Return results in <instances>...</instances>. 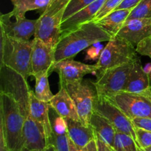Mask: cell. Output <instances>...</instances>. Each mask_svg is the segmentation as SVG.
Masks as SVG:
<instances>
[{
	"instance_id": "6da1fadb",
	"label": "cell",
	"mask_w": 151,
	"mask_h": 151,
	"mask_svg": "<svg viewBox=\"0 0 151 151\" xmlns=\"http://www.w3.org/2000/svg\"><path fill=\"white\" fill-rule=\"evenodd\" d=\"M111 36L94 21L80 25L61 34L55 48V62L72 59L77 54L90 46L102 41H109Z\"/></svg>"
},
{
	"instance_id": "7a4b0ae2",
	"label": "cell",
	"mask_w": 151,
	"mask_h": 151,
	"mask_svg": "<svg viewBox=\"0 0 151 151\" xmlns=\"http://www.w3.org/2000/svg\"><path fill=\"white\" fill-rule=\"evenodd\" d=\"M24 117L16 100L0 91V137L10 151H23Z\"/></svg>"
},
{
	"instance_id": "3957f363",
	"label": "cell",
	"mask_w": 151,
	"mask_h": 151,
	"mask_svg": "<svg viewBox=\"0 0 151 151\" xmlns=\"http://www.w3.org/2000/svg\"><path fill=\"white\" fill-rule=\"evenodd\" d=\"M32 40L18 39L0 32V64L14 69L27 80L32 76Z\"/></svg>"
},
{
	"instance_id": "277c9868",
	"label": "cell",
	"mask_w": 151,
	"mask_h": 151,
	"mask_svg": "<svg viewBox=\"0 0 151 151\" xmlns=\"http://www.w3.org/2000/svg\"><path fill=\"white\" fill-rule=\"evenodd\" d=\"M70 0H54L42 12L37 19L36 31L34 38L44 41L52 48H55L61 36L60 26L68 3Z\"/></svg>"
},
{
	"instance_id": "5b68a950",
	"label": "cell",
	"mask_w": 151,
	"mask_h": 151,
	"mask_svg": "<svg viewBox=\"0 0 151 151\" xmlns=\"http://www.w3.org/2000/svg\"><path fill=\"white\" fill-rule=\"evenodd\" d=\"M137 49L126 39L116 36L111 38L100 53L97 63V74L111 68L131 63L138 58Z\"/></svg>"
},
{
	"instance_id": "8992f818",
	"label": "cell",
	"mask_w": 151,
	"mask_h": 151,
	"mask_svg": "<svg viewBox=\"0 0 151 151\" xmlns=\"http://www.w3.org/2000/svg\"><path fill=\"white\" fill-rule=\"evenodd\" d=\"M63 86L73 100L81 122L86 125L94 112L98 94L94 83L82 81L65 84Z\"/></svg>"
},
{
	"instance_id": "52a82bcc",
	"label": "cell",
	"mask_w": 151,
	"mask_h": 151,
	"mask_svg": "<svg viewBox=\"0 0 151 151\" xmlns=\"http://www.w3.org/2000/svg\"><path fill=\"white\" fill-rule=\"evenodd\" d=\"M107 98L131 119L136 117L151 118V86L144 92L121 91Z\"/></svg>"
},
{
	"instance_id": "ba28073f",
	"label": "cell",
	"mask_w": 151,
	"mask_h": 151,
	"mask_svg": "<svg viewBox=\"0 0 151 151\" xmlns=\"http://www.w3.org/2000/svg\"><path fill=\"white\" fill-rule=\"evenodd\" d=\"M133 62L111 68L102 73L97 74V81L94 83V85L97 94L109 97L123 91L127 84Z\"/></svg>"
},
{
	"instance_id": "9c48e42d",
	"label": "cell",
	"mask_w": 151,
	"mask_h": 151,
	"mask_svg": "<svg viewBox=\"0 0 151 151\" xmlns=\"http://www.w3.org/2000/svg\"><path fill=\"white\" fill-rule=\"evenodd\" d=\"M36 25L37 19H28L24 14L16 13L13 10L0 16V32L18 39L30 40L35 36Z\"/></svg>"
},
{
	"instance_id": "30bf717a",
	"label": "cell",
	"mask_w": 151,
	"mask_h": 151,
	"mask_svg": "<svg viewBox=\"0 0 151 151\" xmlns=\"http://www.w3.org/2000/svg\"><path fill=\"white\" fill-rule=\"evenodd\" d=\"M94 111L106 118L116 131L128 134L136 140L135 128L131 119L109 98L98 95Z\"/></svg>"
},
{
	"instance_id": "8fae6325",
	"label": "cell",
	"mask_w": 151,
	"mask_h": 151,
	"mask_svg": "<svg viewBox=\"0 0 151 151\" xmlns=\"http://www.w3.org/2000/svg\"><path fill=\"white\" fill-rule=\"evenodd\" d=\"M97 65H89L73 59H66L55 63L52 72H56L60 78V85L82 81L86 75L96 73Z\"/></svg>"
},
{
	"instance_id": "7c38bea8",
	"label": "cell",
	"mask_w": 151,
	"mask_h": 151,
	"mask_svg": "<svg viewBox=\"0 0 151 151\" xmlns=\"http://www.w3.org/2000/svg\"><path fill=\"white\" fill-rule=\"evenodd\" d=\"M32 55H31V69L32 76L41 72L51 73L55 63V49L50 47L41 39H32Z\"/></svg>"
},
{
	"instance_id": "4fadbf2b",
	"label": "cell",
	"mask_w": 151,
	"mask_h": 151,
	"mask_svg": "<svg viewBox=\"0 0 151 151\" xmlns=\"http://www.w3.org/2000/svg\"><path fill=\"white\" fill-rule=\"evenodd\" d=\"M23 140V150H44L49 145L48 137L44 127L31 116L24 119Z\"/></svg>"
},
{
	"instance_id": "5bb4252c",
	"label": "cell",
	"mask_w": 151,
	"mask_h": 151,
	"mask_svg": "<svg viewBox=\"0 0 151 151\" xmlns=\"http://www.w3.org/2000/svg\"><path fill=\"white\" fill-rule=\"evenodd\" d=\"M117 35L137 46L151 35V18L128 19Z\"/></svg>"
},
{
	"instance_id": "9a60e30c",
	"label": "cell",
	"mask_w": 151,
	"mask_h": 151,
	"mask_svg": "<svg viewBox=\"0 0 151 151\" xmlns=\"http://www.w3.org/2000/svg\"><path fill=\"white\" fill-rule=\"evenodd\" d=\"M105 1L106 0H97L92 4L77 12L67 19L63 21L60 26L61 34L69 32L83 24L93 21Z\"/></svg>"
},
{
	"instance_id": "2e32d148",
	"label": "cell",
	"mask_w": 151,
	"mask_h": 151,
	"mask_svg": "<svg viewBox=\"0 0 151 151\" xmlns=\"http://www.w3.org/2000/svg\"><path fill=\"white\" fill-rule=\"evenodd\" d=\"M50 104L51 107L65 119L81 121L75 103L63 86H60V90L55 94L50 102Z\"/></svg>"
},
{
	"instance_id": "e0dca14e",
	"label": "cell",
	"mask_w": 151,
	"mask_h": 151,
	"mask_svg": "<svg viewBox=\"0 0 151 151\" xmlns=\"http://www.w3.org/2000/svg\"><path fill=\"white\" fill-rule=\"evenodd\" d=\"M67 125L69 138L74 144L80 147H85L95 139V133L91 125H86L81 121L65 119Z\"/></svg>"
},
{
	"instance_id": "ac0fdd59",
	"label": "cell",
	"mask_w": 151,
	"mask_h": 151,
	"mask_svg": "<svg viewBox=\"0 0 151 151\" xmlns=\"http://www.w3.org/2000/svg\"><path fill=\"white\" fill-rule=\"evenodd\" d=\"M150 87L147 72L142 67L139 57L133 62L127 84L123 91L131 93H142Z\"/></svg>"
},
{
	"instance_id": "d6986e66",
	"label": "cell",
	"mask_w": 151,
	"mask_h": 151,
	"mask_svg": "<svg viewBox=\"0 0 151 151\" xmlns=\"http://www.w3.org/2000/svg\"><path fill=\"white\" fill-rule=\"evenodd\" d=\"M50 103L38 100L34 91H31L30 103H29V115L35 120L42 124L47 132L48 139L52 133L50 119Z\"/></svg>"
},
{
	"instance_id": "ffe728a7",
	"label": "cell",
	"mask_w": 151,
	"mask_h": 151,
	"mask_svg": "<svg viewBox=\"0 0 151 151\" xmlns=\"http://www.w3.org/2000/svg\"><path fill=\"white\" fill-rule=\"evenodd\" d=\"M131 10H115L97 22V23L113 37L116 36L125 22L128 19Z\"/></svg>"
},
{
	"instance_id": "44dd1931",
	"label": "cell",
	"mask_w": 151,
	"mask_h": 151,
	"mask_svg": "<svg viewBox=\"0 0 151 151\" xmlns=\"http://www.w3.org/2000/svg\"><path fill=\"white\" fill-rule=\"evenodd\" d=\"M89 125L95 134L100 136L106 144L113 147L116 130L106 118L94 111L89 121Z\"/></svg>"
},
{
	"instance_id": "7402d4cb",
	"label": "cell",
	"mask_w": 151,
	"mask_h": 151,
	"mask_svg": "<svg viewBox=\"0 0 151 151\" xmlns=\"http://www.w3.org/2000/svg\"><path fill=\"white\" fill-rule=\"evenodd\" d=\"M49 72H41L34 75L35 81V95L41 101L50 103L54 97L50 88L49 83Z\"/></svg>"
},
{
	"instance_id": "603a6c76",
	"label": "cell",
	"mask_w": 151,
	"mask_h": 151,
	"mask_svg": "<svg viewBox=\"0 0 151 151\" xmlns=\"http://www.w3.org/2000/svg\"><path fill=\"white\" fill-rule=\"evenodd\" d=\"M16 13L24 14L31 10H45L54 0H10Z\"/></svg>"
},
{
	"instance_id": "cb8c5ba5",
	"label": "cell",
	"mask_w": 151,
	"mask_h": 151,
	"mask_svg": "<svg viewBox=\"0 0 151 151\" xmlns=\"http://www.w3.org/2000/svg\"><path fill=\"white\" fill-rule=\"evenodd\" d=\"M112 148L114 151H138L139 147L131 136L116 131Z\"/></svg>"
},
{
	"instance_id": "d4e9b609",
	"label": "cell",
	"mask_w": 151,
	"mask_h": 151,
	"mask_svg": "<svg viewBox=\"0 0 151 151\" xmlns=\"http://www.w3.org/2000/svg\"><path fill=\"white\" fill-rule=\"evenodd\" d=\"M49 112L52 132L57 134H67V125L65 118L60 116L52 107H51V106Z\"/></svg>"
},
{
	"instance_id": "484cf974",
	"label": "cell",
	"mask_w": 151,
	"mask_h": 151,
	"mask_svg": "<svg viewBox=\"0 0 151 151\" xmlns=\"http://www.w3.org/2000/svg\"><path fill=\"white\" fill-rule=\"evenodd\" d=\"M142 18H151V0H142L131 10L128 19Z\"/></svg>"
},
{
	"instance_id": "4316f807",
	"label": "cell",
	"mask_w": 151,
	"mask_h": 151,
	"mask_svg": "<svg viewBox=\"0 0 151 151\" xmlns=\"http://www.w3.org/2000/svg\"><path fill=\"white\" fill-rule=\"evenodd\" d=\"M95 1L97 0H70L65 10L63 21L67 19L77 12L92 4Z\"/></svg>"
},
{
	"instance_id": "83f0119b",
	"label": "cell",
	"mask_w": 151,
	"mask_h": 151,
	"mask_svg": "<svg viewBox=\"0 0 151 151\" xmlns=\"http://www.w3.org/2000/svg\"><path fill=\"white\" fill-rule=\"evenodd\" d=\"M49 145H52L57 151H70L68 134H57L52 132L49 139Z\"/></svg>"
},
{
	"instance_id": "f1b7e54d",
	"label": "cell",
	"mask_w": 151,
	"mask_h": 151,
	"mask_svg": "<svg viewBox=\"0 0 151 151\" xmlns=\"http://www.w3.org/2000/svg\"><path fill=\"white\" fill-rule=\"evenodd\" d=\"M122 1L123 0H106L100 10H99L97 14L93 19V21L95 22H98L99 20L103 19L106 15L116 10L119 7V4L122 3Z\"/></svg>"
},
{
	"instance_id": "f546056e",
	"label": "cell",
	"mask_w": 151,
	"mask_h": 151,
	"mask_svg": "<svg viewBox=\"0 0 151 151\" xmlns=\"http://www.w3.org/2000/svg\"><path fill=\"white\" fill-rule=\"evenodd\" d=\"M136 141L139 147L145 149L151 146V131L139 128H135Z\"/></svg>"
},
{
	"instance_id": "4dcf8cb0",
	"label": "cell",
	"mask_w": 151,
	"mask_h": 151,
	"mask_svg": "<svg viewBox=\"0 0 151 151\" xmlns=\"http://www.w3.org/2000/svg\"><path fill=\"white\" fill-rule=\"evenodd\" d=\"M136 49L138 54L148 56L151 59V35L140 41L137 45Z\"/></svg>"
},
{
	"instance_id": "1f68e13d",
	"label": "cell",
	"mask_w": 151,
	"mask_h": 151,
	"mask_svg": "<svg viewBox=\"0 0 151 151\" xmlns=\"http://www.w3.org/2000/svg\"><path fill=\"white\" fill-rule=\"evenodd\" d=\"M134 128H139L146 131H151V118L136 117L131 119Z\"/></svg>"
},
{
	"instance_id": "d6a6232c",
	"label": "cell",
	"mask_w": 151,
	"mask_h": 151,
	"mask_svg": "<svg viewBox=\"0 0 151 151\" xmlns=\"http://www.w3.org/2000/svg\"><path fill=\"white\" fill-rule=\"evenodd\" d=\"M142 0H123L116 10L125 9V10H132Z\"/></svg>"
},
{
	"instance_id": "836d02e7",
	"label": "cell",
	"mask_w": 151,
	"mask_h": 151,
	"mask_svg": "<svg viewBox=\"0 0 151 151\" xmlns=\"http://www.w3.org/2000/svg\"><path fill=\"white\" fill-rule=\"evenodd\" d=\"M95 140L97 143V151H113V148L106 144L97 134H95Z\"/></svg>"
},
{
	"instance_id": "e575fe53",
	"label": "cell",
	"mask_w": 151,
	"mask_h": 151,
	"mask_svg": "<svg viewBox=\"0 0 151 151\" xmlns=\"http://www.w3.org/2000/svg\"><path fill=\"white\" fill-rule=\"evenodd\" d=\"M86 150V151H97V143H96V140H93L88 145H87L85 147Z\"/></svg>"
},
{
	"instance_id": "d590c367",
	"label": "cell",
	"mask_w": 151,
	"mask_h": 151,
	"mask_svg": "<svg viewBox=\"0 0 151 151\" xmlns=\"http://www.w3.org/2000/svg\"><path fill=\"white\" fill-rule=\"evenodd\" d=\"M69 149H70V151H86L85 147H78L76 145L74 144L70 139H69Z\"/></svg>"
},
{
	"instance_id": "8d00e7d4",
	"label": "cell",
	"mask_w": 151,
	"mask_h": 151,
	"mask_svg": "<svg viewBox=\"0 0 151 151\" xmlns=\"http://www.w3.org/2000/svg\"><path fill=\"white\" fill-rule=\"evenodd\" d=\"M44 151H57L56 150L55 147L52 145H48L47 147H46Z\"/></svg>"
},
{
	"instance_id": "74e56055",
	"label": "cell",
	"mask_w": 151,
	"mask_h": 151,
	"mask_svg": "<svg viewBox=\"0 0 151 151\" xmlns=\"http://www.w3.org/2000/svg\"><path fill=\"white\" fill-rule=\"evenodd\" d=\"M147 75H148L149 81H150V86H151V68H150V71H149V72H147Z\"/></svg>"
},
{
	"instance_id": "f35d334b",
	"label": "cell",
	"mask_w": 151,
	"mask_h": 151,
	"mask_svg": "<svg viewBox=\"0 0 151 151\" xmlns=\"http://www.w3.org/2000/svg\"><path fill=\"white\" fill-rule=\"evenodd\" d=\"M143 151H151V146H150V147H147V148L143 149Z\"/></svg>"
},
{
	"instance_id": "ab89813d",
	"label": "cell",
	"mask_w": 151,
	"mask_h": 151,
	"mask_svg": "<svg viewBox=\"0 0 151 151\" xmlns=\"http://www.w3.org/2000/svg\"><path fill=\"white\" fill-rule=\"evenodd\" d=\"M23 151H44V150H24Z\"/></svg>"
},
{
	"instance_id": "60d3db41",
	"label": "cell",
	"mask_w": 151,
	"mask_h": 151,
	"mask_svg": "<svg viewBox=\"0 0 151 151\" xmlns=\"http://www.w3.org/2000/svg\"><path fill=\"white\" fill-rule=\"evenodd\" d=\"M138 151H143V150H142V149H141V148H139Z\"/></svg>"
},
{
	"instance_id": "b9f144b4",
	"label": "cell",
	"mask_w": 151,
	"mask_h": 151,
	"mask_svg": "<svg viewBox=\"0 0 151 151\" xmlns=\"http://www.w3.org/2000/svg\"><path fill=\"white\" fill-rule=\"evenodd\" d=\"M113 151H114V150H113Z\"/></svg>"
}]
</instances>
